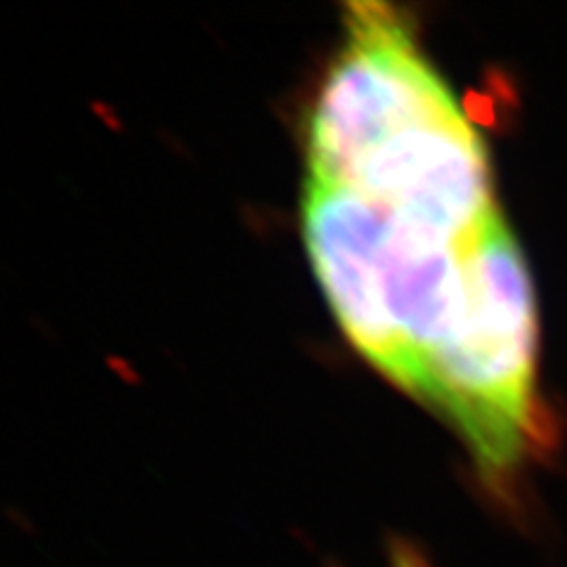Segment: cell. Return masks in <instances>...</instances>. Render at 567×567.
Returning <instances> with one entry per match:
<instances>
[{
    "label": "cell",
    "instance_id": "obj_1",
    "mask_svg": "<svg viewBox=\"0 0 567 567\" xmlns=\"http://www.w3.org/2000/svg\"><path fill=\"white\" fill-rule=\"evenodd\" d=\"M485 227L466 235L306 181L303 235L329 306L352 346L414 398L468 315Z\"/></svg>",
    "mask_w": 567,
    "mask_h": 567
},
{
    "label": "cell",
    "instance_id": "obj_3",
    "mask_svg": "<svg viewBox=\"0 0 567 567\" xmlns=\"http://www.w3.org/2000/svg\"><path fill=\"white\" fill-rule=\"evenodd\" d=\"M388 567H431V563L425 560L414 546H406V544L398 542L393 548H390Z\"/></svg>",
    "mask_w": 567,
    "mask_h": 567
},
{
    "label": "cell",
    "instance_id": "obj_2",
    "mask_svg": "<svg viewBox=\"0 0 567 567\" xmlns=\"http://www.w3.org/2000/svg\"><path fill=\"white\" fill-rule=\"evenodd\" d=\"M535 350V291L499 213L477 239L468 315L431 362L419 400L452 421L483 485L504 504L516 499L529 450Z\"/></svg>",
    "mask_w": 567,
    "mask_h": 567
}]
</instances>
